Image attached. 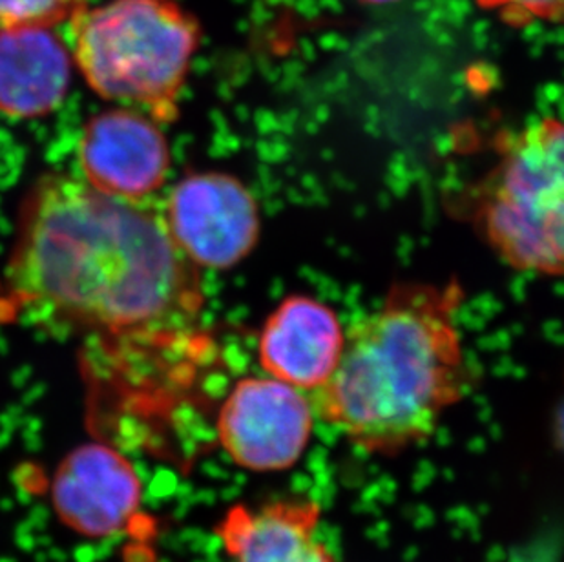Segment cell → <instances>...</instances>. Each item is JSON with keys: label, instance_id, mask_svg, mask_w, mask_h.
I'll return each instance as SVG.
<instances>
[{"label": "cell", "instance_id": "6da1fadb", "mask_svg": "<svg viewBox=\"0 0 564 562\" xmlns=\"http://www.w3.org/2000/svg\"><path fill=\"white\" fill-rule=\"evenodd\" d=\"M203 307L197 267L161 210L41 175L19 210L0 324L32 320L108 335H165Z\"/></svg>", "mask_w": 564, "mask_h": 562}, {"label": "cell", "instance_id": "7a4b0ae2", "mask_svg": "<svg viewBox=\"0 0 564 562\" xmlns=\"http://www.w3.org/2000/svg\"><path fill=\"white\" fill-rule=\"evenodd\" d=\"M457 281H400L352 322L340 361L311 393L314 414L352 446L399 455L437 431L474 386L457 311Z\"/></svg>", "mask_w": 564, "mask_h": 562}, {"label": "cell", "instance_id": "3957f363", "mask_svg": "<svg viewBox=\"0 0 564 562\" xmlns=\"http://www.w3.org/2000/svg\"><path fill=\"white\" fill-rule=\"evenodd\" d=\"M68 26L75 68L97 96L141 107L160 125L176 121L203 41L180 0L86 2Z\"/></svg>", "mask_w": 564, "mask_h": 562}, {"label": "cell", "instance_id": "277c9868", "mask_svg": "<svg viewBox=\"0 0 564 562\" xmlns=\"http://www.w3.org/2000/svg\"><path fill=\"white\" fill-rule=\"evenodd\" d=\"M471 221L516 271L564 278V122L544 117L502 139L471 196Z\"/></svg>", "mask_w": 564, "mask_h": 562}, {"label": "cell", "instance_id": "5b68a950", "mask_svg": "<svg viewBox=\"0 0 564 562\" xmlns=\"http://www.w3.org/2000/svg\"><path fill=\"white\" fill-rule=\"evenodd\" d=\"M166 228L196 267L227 271L260 241V207L235 175L199 172L183 177L166 202Z\"/></svg>", "mask_w": 564, "mask_h": 562}, {"label": "cell", "instance_id": "8992f818", "mask_svg": "<svg viewBox=\"0 0 564 562\" xmlns=\"http://www.w3.org/2000/svg\"><path fill=\"white\" fill-rule=\"evenodd\" d=\"M314 409L300 389L271 377L241 378L218 414L230 461L254 473L293 467L310 446Z\"/></svg>", "mask_w": 564, "mask_h": 562}, {"label": "cell", "instance_id": "52a82bcc", "mask_svg": "<svg viewBox=\"0 0 564 562\" xmlns=\"http://www.w3.org/2000/svg\"><path fill=\"white\" fill-rule=\"evenodd\" d=\"M86 185L141 203L165 185L171 147L160 122L135 108H108L83 127L77 147Z\"/></svg>", "mask_w": 564, "mask_h": 562}, {"label": "cell", "instance_id": "ba28073f", "mask_svg": "<svg viewBox=\"0 0 564 562\" xmlns=\"http://www.w3.org/2000/svg\"><path fill=\"white\" fill-rule=\"evenodd\" d=\"M141 495L143 486L132 462L99 442L64 456L52 483V502L61 522L91 539L127 530L138 515Z\"/></svg>", "mask_w": 564, "mask_h": 562}, {"label": "cell", "instance_id": "9c48e42d", "mask_svg": "<svg viewBox=\"0 0 564 562\" xmlns=\"http://www.w3.org/2000/svg\"><path fill=\"white\" fill-rule=\"evenodd\" d=\"M346 331L335 309L307 294H291L267 316L258 358L267 377L314 393L340 361Z\"/></svg>", "mask_w": 564, "mask_h": 562}, {"label": "cell", "instance_id": "30bf717a", "mask_svg": "<svg viewBox=\"0 0 564 562\" xmlns=\"http://www.w3.org/2000/svg\"><path fill=\"white\" fill-rule=\"evenodd\" d=\"M74 69L57 28H0V114L37 119L55 112L68 97Z\"/></svg>", "mask_w": 564, "mask_h": 562}, {"label": "cell", "instance_id": "8fae6325", "mask_svg": "<svg viewBox=\"0 0 564 562\" xmlns=\"http://www.w3.org/2000/svg\"><path fill=\"white\" fill-rule=\"evenodd\" d=\"M318 522L313 500H278L232 509L219 533L235 562H336L316 536Z\"/></svg>", "mask_w": 564, "mask_h": 562}, {"label": "cell", "instance_id": "7c38bea8", "mask_svg": "<svg viewBox=\"0 0 564 562\" xmlns=\"http://www.w3.org/2000/svg\"><path fill=\"white\" fill-rule=\"evenodd\" d=\"M86 0H0V28L68 24Z\"/></svg>", "mask_w": 564, "mask_h": 562}, {"label": "cell", "instance_id": "4fadbf2b", "mask_svg": "<svg viewBox=\"0 0 564 562\" xmlns=\"http://www.w3.org/2000/svg\"><path fill=\"white\" fill-rule=\"evenodd\" d=\"M479 4L499 11L508 21L519 24L532 21L564 22V0H479Z\"/></svg>", "mask_w": 564, "mask_h": 562}, {"label": "cell", "instance_id": "5bb4252c", "mask_svg": "<svg viewBox=\"0 0 564 562\" xmlns=\"http://www.w3.org/2000/svg\"><path fill=\"white\" fill-rule=\"evenodd\" d=\"M368 4H388V2H394V0H364Z\"/></svg>", "mask_w": 564, "mask_h": 562}]
</instances>
